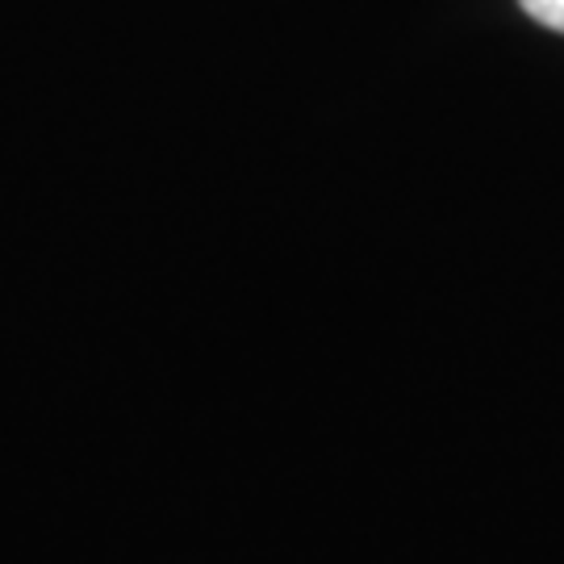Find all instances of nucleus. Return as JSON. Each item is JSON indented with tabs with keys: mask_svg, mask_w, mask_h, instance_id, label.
I'll list each match as a JSON object with an SVG mask.
<instances>
[{
	"mask_svg": "<svg viewBox=\"0 0 564 564\" xmlns=\"http://www.w3.org/2000/svg\"><path fill=\"white\" fill-rule=\"evenodd\" d=\"M527 9V18H535L540 25L564 34V0H519Z\"/></svg>",
	"mask_w": 564,
	"mask_h": 564,
	"instance_id": "1",
	"label": "nucleus"
}]
</instances>
